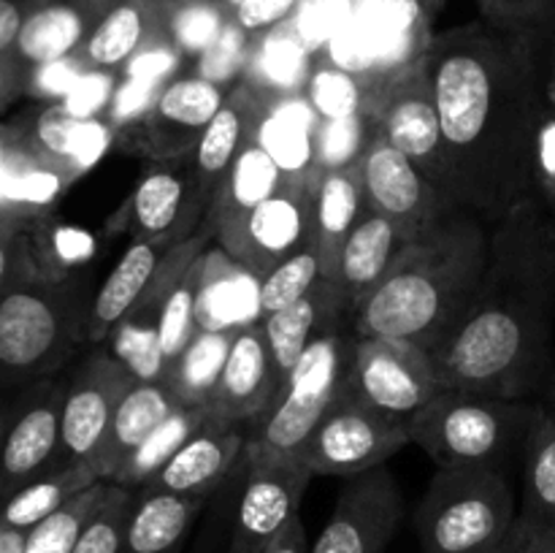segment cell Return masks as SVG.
<instances>
[{"mask_svg": "<svg viewBox=\"0 0 555 553\" xmlns=\"http://www.w3.org/2000/svg\"><path fill=\"white\" fill-rule=\"evenodd\" d=\"M101 480V472L92 461H70L63 470L49 472V475L38 477V480L27 483L20 491L11 493L3 504L0 524L33 529Z\"/></svg>", "mask_w": 555, "mask_h": 553, "instance_id": "cell-34", "label": "cell"}, {"mask_svg": "<svg viewBox=\"0 0 555 553\" xmlns=\"http://www.w3.org/2000/svg\"><path fill=\"white\" fill-rule=\"evenodd\" d=\"M260 553H312L307 529H304V520H293V524L287 526L285 531H280V535H276Z\"/></svg>", "mask_w": 555, "mask_h": 553, "instance_id": "cell-49", "label": "cell"}, {"mask_svg": "<svg viewBox=\"0 0 555 553\" xmlns=\"http://www.w3.org/2000/svg\"><path fill=\"white\" fill-rule=\"evenodd\" d=\"M260 108H263L260 92L249 81H242L238 87H233L228 101L222 103L217 117L211 119L209 128L201 136L198 146L193 150L195 177H198V190L206 204V211L211 209L217 193L225 184L238 152L255 136Z\"/></svg>", "mask_w": 555, "mask_h": 553, "instance_id": "cell-24", "label": "cell"}, {"mask_svg": "<svg viewBox=\"0 0 555 553\" xmlns=\"http://www.w3.org/2000/svg\"><path fill=\"white\" fill-rule=\"evenodd\" d=\"M247 448V423H225L215 415L179 448V453L152 477L144 491L171 497L209 499L225 483ZM141 491V488H139Z\"/></svg>", "mask_w": 555, "mask_h": 553, "instance_id": "cell-21", "label": "cell"}, {"mask_svg": "<svg viewBox=\"0 0 555 553\" xmlns=\"http://www.w3.org/2000/svg\"><path fill=\"white\" fill-rule=\"evenodd\" d=\"M518 502L504 472L437 466L415 529L423 553H491L518 524Z\"/></svg>", "mask_w": 555, "mask_h": 553, "instance_id": "cell-6", "label": "cell"}, {"mask_svg": "<svg viewBox=\"0 0 555 553\" xmlns=\"http://www.w3.org/2000/svg\"><path fill=\"white\" fill-rule=\"evenodd\" d=\"M92 298L79 276H38L5 287L0 301V380L5 388L52 377L87 342Z\"/></svg>", "mask_w": 555, "mask_h": 553, "instance_id": "cell-5", "label": "cell"}, {"mask_svg": "<svg viewBox=\"0 0 555 553\" xmlns=\"http://www.w3.org/2000/svg\"><path fill=\"white\" fill-rule=\"evenodd\" d=\"M491 258V231L469 209H453L423 228L388 274L356 307L363 339L412 342L431 352L450 342L475 304Z\"/></svg>", "mask_w": 555, "mask_h": 553, "instance_id": "cell-3", "label": "cell"}, {"mask_svg": "<svg viewBox=\"0 0 555 553\" xmlns=\"http://www.w3.org/2000/svg\"><path fill=\"white\" fill-rule=\"evenodd\" d=\"M47 276L38 263V255L33 249L30 236L20 222L3 220V249H0V287H14L22 282Z\"/></svg>", "mask_w": 555, "mask_h": 553, "instance_id": "cell-46", "label": "cell"}, {"mask_svg": "<svg viewBox=\"0 0 555 553\" xmlns=\"http://www.w3.org/2000/svg\"><path fill=\"white\" fill-rule=\"evenodd\" d=\"M160 38H166L163 0H117L87 38L76 63L85 70L117 74Z\"/></svg>", "mask_w": 555, "mask_h": 553, "instance_id": "cell-27", "label": "cell"}, {"mask_svg": "<svg viewBox=\"0 0 555 553\" xmlns=\"http://www.w3.org/2000/svg\"><path fill=\"white\" fill-rule=\"evenodd\" d=\"M231 95L225 81L204 74L179 76L157 90L141 123L146 150L155 160L193 152L211 119Z\"/></svg>", "mask_w": 555, "mask_h": 553, "instance_id": "cell-20", "label": "cell"}, {"mask_svg": "<svg viewBox=\"0 0 555 553\" xmlns=\"http://www.w3.org/2000/svg\"><path fill=\"white\" fill-rule=\"evenodd\" d=\"M285 182L287 173L276 166L274 157H271L269 152L260 146V141L253 136V139L244 144V150L238 152L225 184H222L215 204H211L209 215H206V222L215 228L220 226V222L244 215V211H249L253 206H258L260 201L274 195Z\"/></svg>", "mask_w": 555, "mask_h": 553, "instance_id": "cell-36", "label": "cell"}, {"mask_svg": "<svg viewBox=\"0 0 555 553\" xmlns=\"http://www.w3.org/2000/svg\"><path fill=\"white\" fill-rule=\"evenodd\" d=\"M211 242H215V228L209 222H204L195 236L179 244L133 239L92 298L87 342H108L112 331L135 309L168 296L173 285L188 274L190 266L211 247Z\"/></svg>", "mask_w": 555, "mask_h": 553, "instance_id": "cell-8", "label": "cell"}, {"mask_svg": "<svg viewBox=\"0 0 555 553\" xmlns=\"http://www.w3.org/2000/svg\"><path fill=\"white\" fill-rule=\"evenodd\" d=\"M374 85L366 76L345 68V65L325 63L309 70L304 95L314 106V112L323 119H341L350 114L366 112L369 98H372Z\"/></svg>", "mask_w": 555, "mask_h": 553, "instance_id": "cell-40", "label": "cell"}, {"mask_svg": "<svg viewBox=\"0 0 555 553\" xmlns=\"http://www.w3.org/2000/svg\"><path fill=\"white\" fill-rule=\"evenodd\" d=\"M366 112L372 114L379 133L396 150L404 152L415 163L417 171L439 190V195L453 209H459L453 188H450L437 98H434V87L423 57L379 79L374 85L372 98H369Z\"/></svg>", "mask_w": 555, "mask_h": 553, "instance_id": "cell-9", "label": "cell"}, {"mask_svg": "<svg viewBox=\"0 0 555 553\" xmlns=\"http://www.w3.org/2000/svg\"><path fill=\"white\" fill-rule=\"evenodd\" d=\"M555 215L537 195L496 220L475 304L434 356L444 388L526 399L551 372Z\"/></svg>", "mask_w": 555, "mask_h": 553, "instance_id": "cell-2", "label": "cell"}, {"mask_svg": "<svg viewBox=\"0 0 555 553\" xmlns=\"http://www.w3.org/2000/svg\"><path fill=\"white\" fill-rule=\"evenodd\" d=\"M374 136V119L369 112L350 114L341 119H323L320 128V160L323 171L352 166L361 160L363 150Z\"/></svg>", "mask_w": 555, "mask_h": 553, "instance_id": "cell-45", "label": "cell"}, {"mask_svg": "<svg viewBox=\"0 0 555 553\" xmlns=\"http://www.w3.org/2000/svg\"><path fill=\"white\" fill-rule=\"evenodd\" d=\"M520 520L555 529V415L540 412L520 455Z\"/></svg>", "mask_w": 555, "mask_h": 553, "instance_id": "cell-35", "label": "cell"}, {"mask_svg": "<svg viewBox=\"0 0 555 553\" xmlns=\"http://www.w3.org/2000/svg\"><path fill=\"white\" fill-rule=\"evenodd\" d=\"M347 320H356V298L339 282L331 280L320 282L301 301L269 314L263 320V331L269 336L271 352H274L282 377L291 374L298 358L307 352V347L318 336L347 325Z\"/></svg>", "mask_w": 555, "mask_h": 553, "instance_id": "cell-25", "label": "cell"}, {"mask_svg": "<svg viewBox=\"0 0 555 553\" xmlns=\"http://www.w3.org/2000/svg\"><path fill=\"white\" fill-rule=\"evenodd\" d=\"M27 529L0 524V553H25Z\"/></svg>", "mask_w": 555, "mask_h": 553, "instance_id": "cell-50", "label": "cell"}, {"mask_svg": "<svg viewBox=\"0 0 555 553\" xmlns=\"http://www.w3.org/2000/svg\"><path fill=\"white\" fill-rule=\"evenodd\" d=\"M486 25L518 41H534L555 33V0H480Z\"/></svg>", "mask_w": 555, "mask_h": 553, "instance_id": "cell-43", "label": "cell"}, {"mask_svg": "<svg viewBox=\"0 0 555 553\" xmlns=\"http://www.w3.org/2000/svg\"><path fill=\"white\" fill-rule=\"evenodd\" d=\"M201 263H204V255L195 260L188 269V274L173 285V291L168 293L166 304H163L160 312V347L163 358L173 361L184 347L193 342V336L198 334V298H201Z\"/></svg>", "mask_w": 555, "mask_h": 553, "instance_id": "cell-42", "label": "cell"}, {"mask_svg": "<svg viewBox=\"0 0 555 553\" xmlns=\"http://www.w3.org/2000/svg\"><path fill=\"white\" fill-rule=\"evenodd\" d=\"M314 190L318 184L287 177L274 195L215 226V242L263 280L282 260L318 242Z\"/></svg>", "mask_w": 555, "mask_h": 553, "instance_id": "cell-11", "label": "cell"}, {"mask_svg": "<svg viewBox=\"0 0 555 553\" xmlns=\"http://www.w3.org/2000/svg\"><path fill=\"white\" fill-rule=\"evenodd\" d=\"M117 0H38L11 63L0 65V106L9 108L41 70L79 57L98 22Z\"/></svg>", "mask_w": 555, "mask_h": 553, "instance_id": "cell-14", "label": "cell"}, {"mask_svg": "<svg viewBox=\"0 0 555 553\" xmlns=\"http://www.w3.org/2000/svg\"><path fill=\"white\" fill-rule=\"evenodd\" d=\"M133 372L112 350H95L68 380L63 410L65 459L92 461L106 439L114 410L133 383Z\"/></svg>", "mask_w": 555, "mask_h": 553, "instance_id": "cell-19", "label": "cell"}, {"mask_svg": "<svg viewBox=\"0 0 555 553\" xmlns=\"http://www.w3.org/2000/svg\"><path fill=\"white\" fill-rule=\"evenodd\" d=\"M369 209L366 193H363V179L358 163L341 168H331L320 177L318 190H314V211H318V247L323 255L325 276L336 282V269H339V255L345 247L347 236L363 211Z\"/></svg>", "mask_w": 555, "mask_h": 553, "instance_id": "cell-31", "label": "cell"}, {"mask_svg": "<svg viewBox=\"0 0 555 553\" xmlns=\"http://www.w3.org/2000/svg\"><path fill=\"white\" fill-rule=\"evenodd\" d=\"M244 486L233 515L228 553H260L301 510L312 470L298 455H255L244 459Z\"/></svg>", "mask_w": 555, "mask_h": 553, "instance_id": "cell-15", "label": "cell"}, {"mask_svg": "<svg viewBox=\"0 0 555 553\" xmlns=\"http://www.w3.org/2000/svg\"><path fill=\"white\" fill-rule=\"evenodd\" d=\"M491 553H515V535H513V531H509L507 540H504L502 545H499L496 551H491Z\"/></svg>", "mask_w": 555, "mask_h": 553, "instance_id": "cell-51", "label": "cell"}, {"mask_svg": "<svg viewBox=\"0 0 555 553\" xmlns=\"http://www.w3.org/2000/svg\"><path fill=\"white\" fill-rule=\"evenodd\" d=\"M356 329L325 331L307 347L296 366L291 369L274 401L247 423L244 459L255 455H296L309 434L328 412L336 396L350 383Z\"/></svg>", "mask_w": 555, "mask_h": 553, "instance_id": "cell-7", "label": "cell"}, {"mask_svg": "<svg viewBox=\"0 0 555 553\" xmlns=\"http://www.w3.org/2000/svg\"><path fill=\"white\" fill-rule=\"evenodd\" d=\"M412 239H415V233H410L390 217L374 209L363 211V217L341 247L339 269H336V282L356 298V307L363 296H369L383 282V276L388 274L390 266L396 263L401 249Z\"/></svg>", "mask_w": 555, "mask_h": 553, "instance_id": "cell-29", "label": "cell"}, {"mask_svg": "<svg viewBox=\"0 0 555 553\" xmlns=\"http://www.w3.org/2000/svg\"><path fill=\"white\" fill-rule=\"evenodd\" d=\"M347 388L374 410L410 423L434 396L442 394L444 383L431 352L423 347L358 336Z\"/></svg>", "mask_w": 555, "mask_h": 553, "instance_id": "cell-13", "label": "cell"}, {"mask_svg": "<svg viewBox=\"0 0 555 553\" xmlns=\"http://www.w3.org/2000/svg\"><path fill=\"white\" fill-rule=\"evenodd\" d=\"M14 128V125H11ZM22 141L36 155L68 173H79L106 150L108 128L98 117H81L70 112L65 103H54L36 114L30 128L20 130Z\"/></svg>", "mask_w": 555, "mask_h": 553, "instance_id": "cell-30", "label": "cell"}, {"mask_svg": "<svg viewBox=\"0 0 555 553\" xmlns=\"http://www.w3.org/2000/svg\"><path fill=\"white\" fill-rule=\"evenodd\" d=\"M542 410L526 399L444 388L412 417L410 439L442 470L504 472L520 464Z\"/></svg>", "mask_w": 555, "mask_h": 553, "instance_id": "cell-4", "label": "cell"}, {"mask_svg": "<svg viewBox=\"0 0 555 553\" xmlns=\"http://www.w3.org/2000/svg\"><path fill=\"white\" fill-rule=\"evenodd\" d=\"M260 108L255 139L276 160V166L293 179L320 184L323 160H320V128L323 117L314 112L304 92L296 95H260Z\"/></svg>", "mask_w": 555, "mask_h": 553, "instance_id": "cell-23", "label": "cell"}, {"mask_svg": "<svg viewBox=\"0 0 555 553\" xmlns=\"http://www.w3.org/2000/svg\"><path fill=\"white\" fill-rule=\"evenodd\" d=\"M65 394L68 383L43 377L20 388L14 404L5 407L0 448V491L5 499L68 464L63 448Z\"/></svg>", "mask_w": 555, "mask_h": 553, "instance_id": "cell-12", "label": "cell"}, {"mask_svg": "<svg viewBox=\"0 0 555 553\" xmlns=\"http://www.w3.org/2000/svg\"><path fill=\"white\" fill-rule=\"evenodd\" d=\"M515 553H555V529L526 524L518 518L513 529Z\"/></svg>", "mask_w": 555, "mask_h": 553, "instance_id": "cell-48", "label": "cell"}, {"mask_svg": "<svg viewBox=\"0 0 555 553\" xmlns=\"http://www.w3.org/2000/svg\"><path fill=\"white\" fill-rule=\"evenodd\" d=\"M209 417V410H201V407H179L128 461L117 470V475L112 477L114 486L130 488V491H139L144 488L173 455L179 453L184 442L198 432L201 426Z\"/></svg>", "mask_w": 555, "mask_h": 553, "instance_id": "cell-37", "label": "cell"}, {"mask_svg": "<svg viewBox=\"0 0 555 553\" xmlns=\"http://www.w3.org/2000/svg\"><path fill=\"white\" fill-rule=\"evenodd\" d=\"M231 20L233 14L220 0H163L166 38L182 57H204Z\"/></svg>", "mask_w": 555, "mask_h": 553, "instance_id": "cell-38", "label": "cell"}, {"mask_svg": "<svg viewBox=\"0 0 555 553\" xmlns=\"http://www.w3.org/2000/svg\"><path fill=\"white\" fill-rule=\"evenodd\" d=\"M369 209L390 217L410 233H421L439 217L453 211V206L439 195V190L423 177L415 163L396 150L374 125V136L358 160Z\"/></svg>", "mask_w": 555, "mask_h": 553, "instance_id": "cell-18", "label": "cell"}, {"mask_svg": "<svg viewBox=\"0 0 555 553\" xmlns=\"http://www.w3.org/2000/svg\"><path fill=\"white\" fill-rule=\"evenodd\" d=\"M108 488H112L108 480L95 483V486L81 491L76 499H70L63 510H57L47 520L27 529L25 553H74L81 531L87 529L92 515L98 513V507L106 499Z\"/></svg>", "mask_w": 555, "mask_h": 553, "instance_id": "cell-39", "label": "cell"}, {"mask_svg": "<svg viewBox=\"0 0 555 553\" xmlns=\"http://www.w3.org/2000/svg\"><path fill=\"white\" fill-rule=\"evenodd\" d=\"M282 372L271 352L263 323L233 334L231 352L222 366L209 415L225 423H249L274 401L282 388Z\"/></svg>", "mask_w": 555, "mask_h": 553, "instance_id": "cell-22", "label": "cell"}, {"mask_svg": "<svg viewBox=\"0 0 555 553\" xmlns=\"http://www.w3.org/2000/svg\"><path fill=\"white\" fill-rule=\"evenodd\" d=\"M206 499L135 491L133 513L119 553H182Z\"/></svg>", "mask_w": 555, "mask_h": 553, "instance_id": "cell-32", "label": "cell"}, {"mask_svg": "<svg viewBox=\"0 0 555 553\" xmlns=\"http://www.w3.org/2000/svg\"><path fill=\"white\" fill-rule=\"evenodd\" d=\"M551 412L555 415V396H553V407H551Z\"/></svg>", "mask_w": 555, "mask_h": 553, "instance_id": "cell-53", "label": "cell"}, {"mask_svg": "<svg viewBox=\"0 0 555 553\" xmlns=\"http://www.w3.org/2000/svg\"><path fill=\"white\" fill-rule=\"evenodd\" d=\"M406 442H412L410 423L374 410L345 388L296 455L314 477H356L385 466Z\"/></svg>", "mask_w": 555, "mask_h": 553, "instance_id": "cell-10", "label": "cell"}, {"mask_svg": "<svg viewBox=\"0 0 555 553\" xmlns=\"http://www.w3.org/2000/svg\"><path fill=\"white\" fill-rule=\"evenodd\" d=\"M236 331H198L188 347L163 369V383L184 407L209 410L220 383L222 366L231 352Z\"/></svg>", "mask_w": 555, "mask_h": 553, "instance_id": "cell-33", "label": "cell"}, {"mask_svg": "<svg viewBox=\"0 0 555 553\" xmlns=\"http://www.w3.org/2000/svg\"><path fill=\"white\" fill-rule=\"evenodd\" d=\"M325 280L328 276H325V263L318 242L309 244L307 249L296 253L293 258L282 260L276 269H271L260 280V309H263V320L269 314L280 312V309L291 307V304L301 301L304 296H309Z\"/></svg>", "mask_w": 555, "mask_h": 553, "instance_id": "cell-41", "label": "cell"}, {"mask_svg": "<svg viewBox=\"0 0 555 553\" xmlns=\"http://www.w3.org/2000/svg\"><path fill=\"white\" fill-rule=\"evenodd\" d=\"M135 491L122 486L108 488L106 499L92 515L87 529L81 531L79 542H76L74 553H119L125 542V531H128L130 513H133Z\"/></svg>", "mask_w": 555, "mask_h": 553, "instance_id": "cell-44", "label": "cell"}, {"mask_svg": "<svg viewBox=\"0 0 555 553\" xmlns=\"http://www.w3.org/2000/svg\"><path fill=\"white\" fill-rule=\"evenodd\" d=\"M296 5L298 0H247V3L233 14V20H236L249 36H255V33H266L271 30V27L280 25L282 20H287Z\"/></svg>", "mask_w": 555, "mask_h": 553, "instance_id": "cell-47", "label": "cell"}, {"mask_svg": "<svg viewBox=\"0 0 555 553\" xmlns=\"http://www.w3.org/2000/svg\"><path fill=\"white\" fill-rule=\"evenodd\" d=\"M184 407L173 396L163 380H133L125 396L114 410L112 426H108L106 439L95 455V466L103 480L112 483L119 466L173 415Z\"/></svg>", "mask_w": 555, "mask_h": 553, "instance_id": "cell-28", "label": "cell"}, {"mask_svg": "<svg viewBox=\"0 0 555 553\" xmlns=\"http://www.w3.org/2000/svg\"><path fill=\"white\" fill-rule=\"evenodd\" d=\"M128 228L133 239L179 244L206 222V204L195 177L193 152L152 160L128 198Z\"/></svg>", "mask_w": 555, "mask_h": 553, "instance_id": "cell-16", "label": "cell"}, {"mask_svg": "<svg viewBox=\"0 0 555 553\" xmlns=\"http://www.w3.org/2000/svg\"><path fill=\"white\" fill-rule=\"evenodd\" d=\"M404 515L399 483L385 466L347 477L312 553H385Z\"/></svg>", "mask_w": 555, "mask_h": 553, "instance_id": "cell-17", "label": "cell"}, {"mask_svg": "<svg viewBox=\"0 0 555 553\" xmlns=\"http://www.w3.org/2000/svg\"><path fill=\"white\" fill-rule=\"evenodd\" d=\"M220 3H222V5H225V9H228V11H231V14H236V11H238V9H242V5H244V3H247V0H220Z\"/></svg>", "mask_w": 555, "mask_h": 553, "instance_id": "cell-52", "label": "cell"}, {"mask_svg": "<svg viewBox=\"0 0 555 553\" xmlns=\"http://www.w3.org/2000/svg\"><path fill=\"white\" fill-rule=\"evenodd\" d=\"M537 41L469 22L434 36L423 54L455 206L482 220L496 222L537 198Z\"/></svg>", "mask_w": 555, "mask_h": 553, "instance_id": "cell-1", "label": "cell"}, {"mask_svg": "<svg viewBox=\"0 0 555 553\" xmlns=\"http://www.w3.org/2000/svg\"><path fill=\"white\" fill-rule=\"evenodd\" d=\"M263 323L260 276L215 244L201 263V331H242Z\"/></svg>", "mask_w": 555, "mask_h": 553, "instance_id": "cell-26", "label": "cell"}]
</instances>
